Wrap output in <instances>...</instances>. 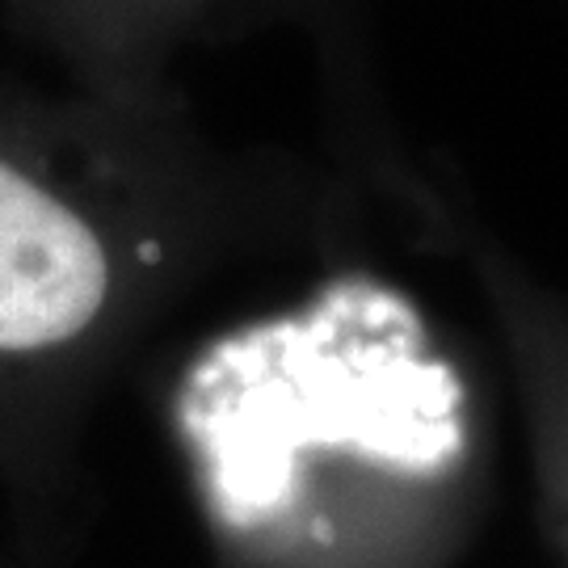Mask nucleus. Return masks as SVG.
<instances>
[{"instance_id": "nucleus-1", "label": "nucleus", "mask_w": 568, "mask_h": 568, "mask_svg": "<svg viewBox=\"0 0 568 568\" xmlns=\"http://www.w3.org/2000/svg\"><path fill=\"white\" fill-rule=\"evenodd\" d=\"M459 387L426 363L417 321L384 291L342 286L304 321L215 349L185 396V426L227 523L253 527L291 497L295 455L349 447L438 467L459 447Z\"/></svg>"}, {"instance_id": "nucleus-2", "label": "nucleus", "mask_w": 568, "mask_h": 568, "mask_svg": "<svg viewBox=\"0 0 568 568\" xmlns=\"http://www.w3.org/2000/svg\"><path fill=\"white\" fill-rule=\"evenodd\" d=\"M105 283L93 227L0 161V349L77 337L102 312Z\"/></svg>"}]
</instances>
